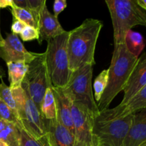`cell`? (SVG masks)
<instances>
[{"label":"cell","mask_w":146,"mask_h":146,"mask_svg":"<svg viewBox=\"0 0 146 146\" xmlns=\"http://www.w3.org/2000/svg\"><path fill=\"white\" fill-rule=\"evenodd\" d=\"M102 27L101 20L86 19L69 31L67 51L72 72L87 64L93 66L96 64V46Z\"/></svg>","instance_id":"1"},{"label":"cell","mask_w":146,"mask_h":146,"mask_svg":"<svg viewBox=\"0 0 146 146\" xmlns=\"http://www.w3.org/2000/svg\"><path fill=\"white\" fill-rule=\"evenodd\" d=\"M138 58L128 51L125 43L114 46L108 84L97 104L100 112L108 109L115 97L123 91Z\"/></svg>","instance_id":"2"},{"label":"cell","mask_w":146,"mask_h":146,"mask_svg":"<svg viewBox=\"0 0 146 146\" xmlns=\"http://www.w3.org/2000/svg\"><path fill=\"white\" fill-rule=\"evenodd\" d=\"M113 29L114 46L125 43V36L133 27H146V12L136 0L106 1Z\"/></svg>","instance_id":"3"},{"label":"cell","mask_w":146,"mask_h":146,"mask_svg":"<svg viewBox=\"0 0 146 146\" xmlns=\"http://www.w3.org/2000/svg\"><path fill=\"white\" fill-rule=\"evenodd\" d=\"M69 31L47 41L45 61L47 74L51 86L64 88L68 82L72 71L69 68L67 44Z\"/></svg>","instance_id":"4"},{"label":"cell","mask_w":146,"mask_h":146,"mask_svg":"<svg viewBox=\"0 0 146 146\" xmlns=\"http://www.w3.org/2000/svg\"><path fill=\"white\" fill-rule=\"evenodd\" d=\"M11 90L17 106V118L21 127L35 139L48 143L46 121L28 91L21 86Z\"/></svg>","instance_id":"5"},{"label":"cell","mask_w":146,"mask_h":146,"mask_svg":"<svg viewBox=\"0 0 146 146\" xmlns=\"http://www.w3.org/2000/svg\"><path fill=\"white\" fill-rule=\"evenodd\" d=\"M93 66H84L73 71L66 85L61 88L71 103H78L88 108L96 117L100 111L92 91Z\"/></svg>","instance_id":"6"},{"label":"cell","mask_w":146,"mask_h":146,"mask_svg":"<svg viewBox=\"0 0 146 146\" xmlns=\"http://www.w3.org/2000/svg\"><path fill=\"white\" fill-rule=\"evenodd\" d=\"M133 114L121 118L104 121L95 118L94 146H122L133 122Z\"/></svg>","instance_id":"7"},{"label":"cell","mask_w":146,"mask_h":146,"mask_svg":"<svg viewBox=\"0 0 146 146\" xmlns=\"http://www.w3.org/2000/svg\"><path fill=\"white\" fill-rule=\"evenodd\" d=\"M51 86L47 74L45 52L38 54L29 64L28 71L21 86L28 91L30 97L41 112V106L46 90Z\"/></svg>","instance_id":"8"},{"label":"cell","mask_w":146,"mask_h":146,"mask_svg":"<svg viewBox=\"0 0 146 146\" xmlns=\"http://www.w3.org/2000/svg\"><path fill=\"white\" fill-rule=\"evenodd\" d=\"M76 146H94V131L96 116L82 104L72 103Z\"/></svg>","instance_id":"9"},{"label":"cell","mask_w":146,"mask_h":146,"mask_svg":"<svg viewBox=\"0 0 146 146\" xmlns=\"http://www.w3.org/2000/svg\"><path fill=\"white\" fill-rule=\"evenodd\" d=\"M37 53L27 51L16 34H7L4 42L0 46V58L7 64L15 62H25L29 64L36 58Z\"/></svg>","instance_id":"10"},{"label":"cell","mask_w":146,"mask_h":146,"mask_svg":"<svg viewBox=\"0 0 146 146\" xmlns=\"http://www.w3.org/2000/svg\"><path fill=\"white\" fill-rule=\"evenodd\" d=\"M146 108V85L143 87L125 105L118 106L112 109L100 112L96 118L101 120L108 121L123 118L130 114H133L137 111Z\"/></svg>","instance_id":"11"},{"label":"cell","mask_w":146,"mask_h":146,"mask_svg":"<svg viewBox=\"0 0 146 146\" xmlns=\"http://www.w3.org/2000/svg\"><path fill=\"white\" fill-rule=\"evenodd\" d=\"M146 85V53L139 57L124 88L122 101L118 106L125 105L143 87Z\"/></svg>","instance_id":"12"},{"label":"cell","mask_w":146,"mask_h":146,"mask_svg":"<svg viewBox=\"0 0 146 146\" xmlns=\"http://www.w3.org/2000/svg\"><path fill=\"white\" fill-rule=\"evenodd\" d=\"M37 27L39 33V39L38 41L40 44L44 41H48L66 31L58 21V18L48 11L46 3L44 4L40 11Z\"/></svg>","instance_id":"13"},{"label":"cell","mask_w":146,"mask_h":146,"mask_svg":"<svg viewBox=\"0 0 146 146\" xmlns=\"http://www.w3.org/2000/svg\"><path fill=\"white\" fill-rule=\"evenodd\" d=\"M46 121L49 146H76L75 136L57 118Z\"/></svg>","instance_id":"14"},{"label":"cell","mask_w":146,"mask_h":146,"mask_svg":"<svg viewBox=\"0 0 146 146\" xmlns=\"http://www.w3.org/2000/svg\"><path fill=\"white\" fill-rule=\"evenodd\" d=\"M51 88L55 100L56 118L74 135V125L71 110L72 103L62 88L53 86H51Z\"/></svg>","instance_id":"15"},{"label":"cell","mask_w":146,"mask_h":146,"mask_svg":"<svg viewBox=\"0 0 146 146\" xmlns=\"http://www.w3.org/2000/svg\"><path fill=\"white\" fill-rule=\"evenodd\" d=\"M146 142V108L133 113V122L122 146H139Z\"/></svg>","instance_id":"16"},{"label":"cell","mask_w":146,"mask_h":146,"mask_svg":"<svg viewBox=\"0 0 146 146\" xmlns=\"http://www.w3.org/2000/svg\"><path fill=\"white\" fill-rule=\"evenodd\" d=\"M8 68L9 88L11 89L19 88L28 71L29 64L25 62H15L7 64Z\"/></svg>","instance_id":"17"},{"label":"cell","mask_w":146,"mask_h":146,"mask_svg":"<svg viewBox=\"0 0 146 146\" xmlns=\"http://www.w3.org/2000/svg\"><path fill=\"white\" fill-rule=\"evenodd\" d=\"M18 125L0 118V141L9 146H19Z\"/></svg>","instance_id":"18"},{"label":"cell","mask_w":146,"mask_h":146,"mask_svg":"<svg viewBox=\"0 0 146 146\" xmlns=\"http://www.w3.org/2000/svg\"><path fill=\"white\" fill-rule=\"evenodd\" d=\"M52 86L46 90L45 95L43 98L41 106V113L43 118L46 121L54 120L56 118V104L53 94Z\"/></svg>","instance_id":"19"},{"label":"cell","mask_w":146,"mask_h":146,"mask_svg":"<svg viewBox=\"0 0 146 146\" xmlns=\"http://www.w3.org/2000/svg\"><path fill=\"white\" fill-rule=\"evenodd\" d=\"M125 44L128 51L137 57H139V55L145 46V41L143 36L140 33L132 30H130L127 33Z\"/></svg>","instance_id":"20"},{"label":"cell","mask_w":146,"mask_h":146,"mask_svg":"<svg viewBox=\"0 0 146 146\" xmlns=\"http://www.w3.org/2000/svg\"><path fill=\"white\" fill-rule=\"evenodd\" d=\"M11 14L14 17V19L19 20V21L24 23L27 26H30V27L38 29L37 23L36 22L32 14L29 10L26 9L19 8V7L13 5L11 7Z\"/></svg>","instance_id":"21"},{"label":"cell","mask_w":146,"mask_h":146,"mask_svg":"<svg viewBox=\"0 0 146 146\" xmlns=\"http://www.w3.org/2000/svg\"><path fill=\"white\" fill-rule=\"evenodd\" d=\"M108 68L104 69L101 71L98 76L96 78L94 83V99L98 103L101 99L103 94L105 91L106 88L108 84Z\"/></svg>","instance_id":"22"},{"label":"cell","mask_w":146,"mask_h":146,"mask_svg":"<svg viewBox=\"0 0 146 146\" xmlns=\"http://www.w3.org/2000/svg\"><path fill=\"white\" fill-rule=\"evenodd\" d=\"M19 146H49L48 143L35 139L27 132L21 125H18Z\"/></svg>","instance_id":"23"},{"label":"cell","mask_w":146,"mask_h":146,"mask_svg":"<svg viewBox=\"0 0 146 146\" xmlns=\"http://www.w3.org/2000/svg\"><path fill=\"white\" fill-rule=\"evenodd\" d=\"M0 99L5 103L17 117V110L16 102L13 97L11 88L7 86L2 81L0 84Z\"/></svg>","instance_id":"24"},{"label":"cell","mask_w":146,"mask_h":146,"mask_svg":"<svg viewBox=\"0 0 146 146\" xmlns=\"http://www.w3.org/2000/svg\"><path fill=\"white\" fill-rule=\"evenodd\" d=\"M0 118L10 123H12L15 125H21L14 113L1 99H0Z\"/></svg>","instance_id":"25"},{"label":"cell","mask_w":146,"mask_h":146,"mask_svg":"<svg viewBox=\"0 0 146 146\" xmlns=\"http://www.w3.org/2000/svg\"><path fill=\"white\" fill-rule=\"evenodd\" d=\"M46 3V0H27V9L32 14L36 23L38 21L40 11Z\"/></svg>","instance_id":"26"},{"label":"cell","mask_w":146,"mask_h":146,"mask_svg":"<svg viewBox=\"0 0 146 146\" xmlns=\"http://www.w3.org/2000/svg\"><path fill=\"white\" fill-rule=\"evenodd\" d=\"M21 40L23 41H30L33 40L39 39V33L38 29L30 26H26L24 29L20 34Z\"/></svg>","instance_id":"27"},{"label":"cell","mask_w":146,"mask_h":146,"mask_svg":"<svg viewBox=\"0 0 146 146\" xmlns=\"http://www.w3.org/2000/svg\"><path fill=\"white\" fill-rule=\"evenodd\" d=\"M67 1L66 0H56L54 2L53 6V11H54V15L56 18L66 8Z\"/></svg>","instance_id":"28"},{"label":"cell","mask_w":146,"mask_h":146,"mask_svg":"<svg viewBox=\"0 0 146 146\" xmlns=\"http://www.w3.org/2000/svg\"><path fill=\"white\" fill-rule=\"evenodd\" d=\"M26 26L27 25L24 23L21 22L19 20L14 19L13 20L12 25H11V32H12V34H16V35L21 34V33L24 29Z\"/></svg>","instance_id":"29"},{"label":"cell","mask_w":146,"mask_h":146,"mask_svg":"<svg viewBox=\"0 0 146 146\" xmlns=\"http://www.w3.org/2000/svg\"><path fill=\"white\" fill-rule=\"evenodd\" d=\"M14 5L12 0H0V8L4 9L7 7H11Z\"/></svg>","instance_id":"30"},{"label":"cell","mask_w":146,"mask_h":146,"mask_svg":"<svg viewBox=\"0 0 146 146\" xmlns=\"http://www.w3.org/2000/svg\"><path fill=\"white\" fill-rule=\"evenodd\" d=\"M137 4L144 11H146V0H136Z\"/></svg>","instance_id":"31"},{"label":"cell","mask_w":146,"mask_h":146,"mask_svg":"<svg viewBox=\"0 0 146 146\" xmlns=\"http://www.w3.org/2000/svg\"><path fill=\"white\" fill-rule=\"evenodd\" d=\"M4 38H3L2 36H1V32H0V46L4 44Z\"/></svg>","instance_id":"32"},{"label":"cell","mask_w":146,"mask_h":146,"mask_svg":"<svg viewBox=\"0 0 146 146\" xmlns=\"http://www.w3.org/2000/svg\"><path fill=\"white\" fill-rule=\"evenodd\" d=\"M0 146H9L6 143L3 142V141H0Z\"/></svg>","instance_id":"33"},{"label":"cell","mask_w":146,"mask_h":146,"mask_svg":"<svg viewBox=\"0 0 146 146\" xmlns=\"http://www.w3.org/2000/svg\"><path fill=\"white\" fill-rule=\"evenodd\" d=\"M3 76H4V73H3L2 70H1V68H0V78H2Z\"/></svg>","instance_id":"34"},{"label":"cell","mask_w":146,"mask_h":146,"mask_svg":"<svg viewBox=\"0 0 146 146\" xmlns=\"http://www.w3.org/2000/svg\"><path fill=\"white\" fill-rule=\"evenodd\" d=\"M139 146H146V142H145V143H144L141 144V145H139Z\"/></svg>","instance_id":"35"}]
</instances>
